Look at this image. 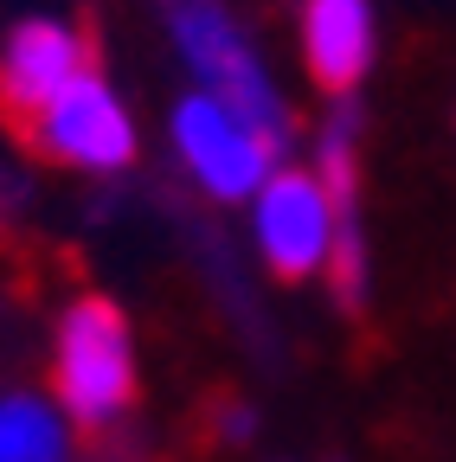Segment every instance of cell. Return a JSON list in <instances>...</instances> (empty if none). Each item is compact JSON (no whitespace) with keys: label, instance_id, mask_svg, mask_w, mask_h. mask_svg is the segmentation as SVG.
<instances>
[{"label":"cell","instance_id":"cell-1","mask_svg":"<svg viewBox=\"0 0 456 462\" xmlns=\"http://www.w3.org/2000/svg\"><path fill=\"white\" fill-rule=\"evenodd\" d=\"M167 142H174V161L187 167V180L225 206H251V193L283 167L276 154L290 148L276 129H264L257 116H245L238 103H225L212 90H187L174 103Z\"/></svg>","mask_w":456,"mask_h":462},{"label":"cell","instance_id":"cell-2","mask_svg":"<svg viewBox=\"0 0 456 462\" xmlns=\"http://www.w3.org/2000/svg\"><path fill=\"white\" fill-rule=\"evenodd\" d=\"M167 39H174L193 90H212L225 103H238L245 116H257L264 129H276L283 142H290L283 90H276V78L264 65L257 39L238 26V14L225 7V0H167Z\"/></svg>","mask_w":456,"mask_h":462},{"label":"cell","instance_id":"cell-3","mask_svg":"<svg viewBox=\"0 0 456 462\" xmlns=\"http://www.w3.org/2000/svg\"><path fill=\"white\" fill-rule=\"evenodd\" d=\"M51 385L65 418L78 424H116L135 398V334L116 302L78 296L51 340Z\"/></svg>","mask_w":456,"mask_h":462},{"label":"cell","instance_id":"cell-4","mask_svg":"<svg viewBox=\"0 0 456 462\" xmlns=\"http://www.w3.org/2000/svg\"><path fill=\"white\" fill-rule=\"evenodd\" d=\"M340 199L315 167H276L251 193V238L276 276H321L340 257Z\"/></svg>","mask_w":456,"mask_h":462},{"label":"cell","instance_id":"cell-5","mask_svg":"<svg viewBox=\"0 0 456 462\" xmlns=\"http://www.w3.org/2000/svg\"><path fill=\"white\" fill-rule=\"evenodd\" d=\"M26 129H33L39 154H51L59 167H78V173H123L135 161V116L116 97V84L97 71L71 78Z\"/></svg>","mask_w":456,"mask_h":462},{"label":"cell","instance_id":"cell-6","mask_svg":"<svg viewBox=\"0 0 456 462\" xmlns=\"http://www.w3.org/2000/svg\"><path fill=\"white\" fill-rule=\"evenodd\" d=\"M84 71H90V45L71 20L39 14V20H20L0 32V109L20 116V123H33Z\"/></svg>","mask_w":456,"mask_h":462},{"label":"cell","instance_id":"cell-7","mask_svg":"<svg viewBox=\"0 0 456 462\" xmlns=\"http://www.w3.org/2000/svg\"><path fill=\"white\" fill-rule=\"evenodd\" d=\"M296 45H302V71L321 90H334V97L354 90L373 71V51H379L373 0H302Z\"/></svg>","mask_w":456,"mask_h":462},{"label":"cell","instance_id":"cell-8","mask_svg":"<svg viewBox=\"0 0 456 462\" xmlns=\"http://www.w3.org/2000/svg\"><path fill=\"white\" fill-rule=\"evenodd\" d=\"M0 462H71L65 404L39 392H0Z\"/></svg>","mask_w":456,"mask_h":462}]
</instances>
